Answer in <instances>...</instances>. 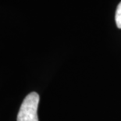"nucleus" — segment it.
<instances>
[{"mask_svg":"<svg viewBox=\"0 0 121 121\" xmlns=\"http://www.w3.org/2000/svg\"><path fill=\"white\" fill-rule=\"evenodd\" d=\"M39 99V95L37 92L28 94L20 108L17 121H38V107Z\"/></svg>","mask_w":121,"mask_h":121,"instance_id":"nucleus-1","label":"nucleus"},{"mask_svg":"<svg viewBox=\"0 0 121 121\" xmlns=\"http://www.w3.org/2000/svg\"><path fill=\"white\" fill-rule=\"evenodd\" d=\"M116 24L118 28L121 29V2L119 3L117 6V11H116V16H115Z\"/></svg>","mask_w":121,"mask_h":121,"instance_id":"nucleus-2","label":"nucleus"}]
</instances>
